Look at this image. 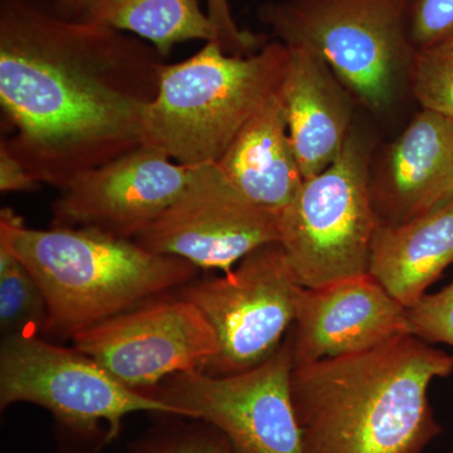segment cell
Returning <instances> with one entry per match:
<instances>
[{
	"label": "cell",
	"instance_id": "16",
	"mask_svg": "<svg viewBox=\"0 0 453 453\" xmlns=\"http://www.w3.org/2000/svg\"><path fill=\"white\" fill-rule=\"evenodd\" d=\"M216 164L265 210L279 214L294 199L305 179L288 135L281 89L247 121Z\"/></svg>",
	"mask_w": 453,
	"mask_h": 453
},
{
	"label": "cell",
	"instance_id": "18",
	"mask_svg": "<svg viewBox=\"0 0 453 453\" xmlns=\"http://www.w3.org/2000/svg\"><path fill=\"white\" fill-rule=\"evenodd\" d=\"M81 18L136 35L166 58L183 42H216L199 0H89Z\"/></svg>",
	"mask_w": 453,
	"mask_h": 453
},
{
	"label": "cell",
	"instance_id": "5",
	"mask_svg": "<svg viewBox=\"0 0 453 453\" xmlns=\"http://www.w3.org/2000/svg\"><path fill=\"white\" fill-rule=\"evenodd\" d=\"M407 5L408 0H270L259 5L257 17L285 46L323 57L357 105L389 115L411 94L417 50Z\"/></svg>",
	"mask_w": 453,
	"mask_h": 453
},
{
	"label": "cell",
	"instance_id": "12",
	"mask_svg": "<svg viewBox=\"0 0 453 453\" xmlns=\"http://www.w3.org/2000/svg\"><path fill=\"white\" fill-rule=\"evenodd\" d=\"M189 166L140 145L74 177L53 203L52 226L88 228L134 240L177 201Z\"/></svg>",
	"mask_w": 453,
	"mask_h": 453
},
{
	"label": "cell",
	"instance_id": "6",
	"mask_svg": "<svg viewBox=\"0 0 453 453\" xmlns=\"http://www.w3.org/2000/svg\"><path fill=\"white\" fill-rule=\"evenodd\" d=\"M29 403L52 414L58 429L95 451L120 434L134 413L179 416L175 408L116 380L91 357L40 334L3 336L0 408Z\"/></svg>",
	"mask_w": 453,
	"mask_h": 453
},
{
	"label": "cell",
	"instance_id": "22",
	"mask_svg": "<svg viewBox=\"0 0 453 453\" xmlns=\"http://www.w3.org/2000/svg\"><path fill=\"white\" fill-rule=\"evenodd\" d=\"M410 333L428 344L453 347V280L407 308Z\"/></svg>",
	"mask_w": 453,
	"mask_h": 453
},
{
	"label": "cell",
	"instance_id": "25",
	"mask_svg": "<svg viewBox=\"0 0 453 453\" xmlns=\"http://www.w3.org/2000/svg\"><path fill=\"white\" fill-rule=\"evenodd\" d=\"M40 186L4 145L0 144V190L2 193L29 192Z\"/></svg>",
	"mask_w": 453,
	"mask_h": 453
},
{
	"label": "cell",
	"instance_id": "3",
	"mask_svg": "<svg viewBox=\"0 0 453 453\" xmlns=\"http://www.w3.org/2000/svg\"><path fill=\"white\" fill-rule=\"evenodd\" d=\"M0 243L40 283L47 303L43 338L73 340L77 334L139 308L195 281L199 268L157 255L136 241L88 228H29L12 211H0Z\"/></svg>",
	"mask_w": 453,
	"mask_h": 453
},
{
	"label": "cell",
	"instance_id": "13",
	"mask_svg": "<svg viewBox=\"0 0 453 453\" xmlns=\"http://www.w3.org/2000/svg\"><path fill=\"white\" fill-rule=\"evenodd\" d=\"M288 333L294 366L362 353L411 334L407 308L369 273L301 288Z\"/></svg>",
	"mask_w": 453,
	"mask_h": 453
},
{
	"label": "cell",
	"instance_id": "7",
	"mask_svg": "<svg viewBox=\"0 0 453 453\" xmlns=\"http://www.w3.org/2000/svg\"><path fill=\"white\" fill-rule=\"evenodd\" d=\"M374 142L354 124L338 159L305 179L279 213L280 240L303 288L365 275L378 226L369 196Z\"/></svg>",
	"mask_w": 453,
	"mask_h": 453
},
{
	"label": "cell",
	"instance_id": "4",
	"mask_svg": "<svg viewBox=\"0 0 453 453\" xmlns=\"http://www.w3.org/2000/svg\"><path fill=\"white\" fill-rule=\"evenodd\" d=\"M290 50L277 40L250 56L226 55L207 42L189 58L164 64L142 145L189 168L219 162L247 121L279 94Z\"/></svg>",
	"mask_w": 453,
	"mask_h": 453
},
{
	"label": "cell",
	"instance_id": "27",
	"mask_svg": "<svg viewBox=\"0 0 453 453\" xmlns=\"http://www.w3.org/2000/svg\"><path fill=\"white\" fill-rule=\"evenodd\" d=\"M449 453H453V449H452V451H449Z\"/></svg>",
	"mask_w": 453,
	"mask_h": 453
},
{
	"label": "cell",
	"instance_id": "2",
	"mask_svg": "<svg viewBox=\"0 0 453 453\" xmlns=\"http://www.w3.org/2000/svg\"><path fill=\"white\" fill-rule=\"evenodd\" d=\"M452 374V354L412 334L294 366L292 403L303 453H423L442 434L429 386Z\"/></svg>",
	"mask_w": 453,
	"mask_h": 453
},
{
	"label": "cell",
	"instance_id": "9",
	"mask_svg": "<svg viewBox=\"0 0 453 453\" xmlns=\"http://www.w3.org/2000/svg\"><path fill=\"white\" fill-rule=\"evenodd\" d=\"M292 368L288 333L275 353L251 371L226 377L177 372L145 395L175 408L179 417L210 423L237 453H303L292 403Z\"/></svg>",
	"mask_w": 453,
	"mask_h": 453
},
{
	"label": "cell",
	"instance_id": "10",
	"mask_svg": "<svg viewBox=\"0 0 453 453\" xmlns=\"http://www.w3.org/2000/svg\"><path fill=\"white\" fill-rule=\"evenodd\" d=\"M279 240V214L250 201L211 163L190 168L177 201L135 241L148 251L226 275L247 255Z\"/></svg>",
	"mask_w": 453,
	"mask_h": 453
},
{
	"label": "cell",
	"instance_id": "20",
	"mask_svg": "<svg viewBox=\"0 0 453 453\" xmlns=\"http://www.w3.org/2000/svg\"><path fill=\"white\" fill-rule=\"evenodd\" d=\"M160 418L129 445V453H237L210 423L159 414Z\"/></svg>",
	"mask_w": 453,
	"mask_h": 453
},
{
	"label": "cell",
	"instance_id": "19",
	"mask_svg": "<svg viewBox=\"0 0 453 453\" xmlns=\"http://www.w3.org/2000/svg\"><path fill=\"white\" fill-rule=\"evenodd\" d=\"M49 319L40 283L4 244L0 243V330L2 335L43 334Z\"/></svg>",
	"mask_w": 453,
	"mask_h": 453
},
{
	"label": "cell",
	"instance_id": "11",
	"mask_svg": "<svg viewBox=\"0 0 453 453\" xmlns=\"http://www.w3.org/2000/svg\"><path fill=\"white\" fill-rule=\"evenodd\" d=\"M71 342L116 380L142 393L170 375L199 371L219 351L207 319L178 295L95 325Z\"/></svg>",
	"mask_w": 453,
	"mask_h": 453
},
{
	"label": "cell",
	"instance_id": "14",
	"mask_svg": "<svg viewBox=\"0 0 453 453\" xmlns=\"http://www.w3.org/2000/svg\"><path fill=\"white\" fill-rule=\"evenodd\" d=\"M368 184L378 225H401L453 201V121L421 109L374 150Z\"/></svg>",
	"mask_w": 453,
	"mask_h": 453
},
{
	"label": "cell",
	"instance_id": "24",
	"mask_svg": "<svg viewBox=\"0 0 453 453\" xmlns=\"http://www.w3.org/2000/svg\"><path fill=\"white\" fill-rule=\"evenodd\" d=\"M207 16L216 32V43L226 55H253L270 42L267 35L238 27L232 16L229 0H207Z\"/></svg>",
	"mask_w": 453,
	"mask_h": 453
},
{
	"label": "cell",
	"instance_id": "23",
	"mask_svg": "<svg viewBox=\"0 0 453 453\" xmlns=\"http://www.w3.org/2000/svg\"><path fill=\"white\" fill-rule=\"evenodd\" d=\"M407 18L417 50L453 38V0H408Z\"/></svg>",
	"mask_w": 453,
	"mask_h": 453
},
{
	"label": "cell",
	"instance_id": "21",
	"mask_svg": "<svg viewBox=\"0 0 453 453\" xmlns=\"http://www.w3.org/2000/svg\"><path fill=\"white\" fill-rule=\"evenodd\" d=\"M411 94L422 110L453 121V38L417 50Z\"/></svg>",
	"mask_w": 453,
	"mask_h": 453
},
{
	"label": "cell",
	"instance_id": "15",
	"mask_svg": "<svg viewBox=\"0 0 453 453\" xmlns=\"http://www.w3.org/2000/svg\"><path fill=\"white\" fill-rule=\"evenodd\" d=\"M288 50L283 106L292 148L309 179L338 159L354 127L357 103L323 57L300 47Z\"/></svg>",
	"mask_w": 453,
	"mask_h": 453
},
{
	"label": "cell",
	"instance_id": "1",
	"mask_svg": "<svg viewBox=\"0 0 453 453\" xmlns=\"http://www.w3.org/2000/svg\"><path fill=\"white\" fill-rule=\"evenodd\" d=\"M164 59L55 0H0V105L14 129L0 144L38 184L64 189L142 145Z\"/></svg>",
	"mask_w": 453,
	"mask_h": 453
},
{
	"label": "cell",
	"instance_id": "26",
	"mask_svg": "<svg viewBox=\"0 0 453 453\" xmlns=\"http://www.w3.org/2000/svg\"><path fill=\"white\" fill-rule=\"evenodd\" d=\"M89 0H55L57 11L68 18H81Z\"/></svg>",
	"mask_w": 453,
	"mask_h": 453
},
{
	"label": "cell",
	"instance_id": "17",
	"mask_svg": "<svg viewBox=\"0 0 453 453\" xmlns=\"http://www.w3.org/2000/svg\"><path fill=\"white\" fill-rule=\"evenodd\" d=\"M451 265L453 201L401 225H378L372 235L368 273L405 308Z\"/></svg>",
	"mask_w": 453,
	"mask_h": 453
},
{
	"label": "cell",
	"instance_id": "8",
	"mask_svg": "<svg viewBox=\"0 0 453 453\" xmlns=\"http://www.w3.org/2000/svg\"><path fill=\"white\" fill-rule=\"evenodd\" d=\"M303 286L280 242L247 255L226 275L195 280L179 288L216 334L219 351L198 372L213 377L251 371L288 336Z\"/></svg>",
	"mask_w": 453,
	"mask_h": 453
}]
</instances>
